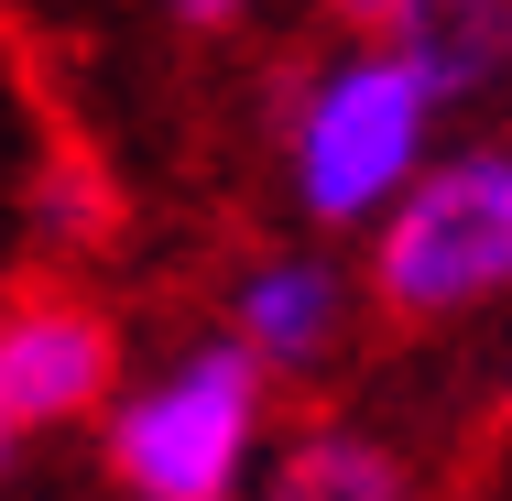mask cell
I'll list each match as a JSON object with an SVG mask.
<instances>
[{"label": "cell", "mask_w": 512, "mask_h": 501, "mask_svg": "<svg viewBox=\"0 0 512 501\" xmlns=\"http://www.w3.org/2000/svg\"><path fill=\"white\" fill-rule=\"evenodd\" d=\"M371 295L393 316H414V327H447V316H480V305L512 295V142L436 153L404 197L382 207Z\"/></svg>", "instance_id": "cell-3"}, {"label": "cell", "mask_w": 512, "mask_h": 501, "mask_svg": "<svg viewBox=\"0 0 512 501\" xmlns=\"http://www.w3.org/2000/svg\"><path fill=\"white\" fill-rule=\"evenodd\" d=\"M502 44H512V33H502Z\"/></svg>", "instance_id": "cell-10"}, {"label": "cell", "mask_w": 512, "mask_h": 501, "mask_svg": "<svg viewBox=\"0 0 512 501\" xmlns=\"http://www.w3.org/2000/svg\"><path fill=\"white\" fill-rule=\"evenodd\" d=\"M109 393H120V338H109V316L55 305V295H33V305L0 316V425H11V436L109 414Z\"/></svg>", "instance_id": "cell-4"}, {"label": "cell", "mask_w": 512, "mask_h": 501, "mask_svg": "<svg viewBox=\"0 0 512 501\" xmlns=\"http://www.w3.org/2000/svg\"><path fill=\"white\" fill-rule=\"evenodd\" d=\"M491 55L458 33H382L360 55H327L284 120V186L316 229H382V207L436 164V120Z\"/></svg>", "instance_id": "cell-1"}, {"label": "cell", "mask_w": 512, "mask_h": 501, "mask_svg": "<svg viewBox=\"0 0 512 501\" xmlns=\"http://www.w3.org/2000/svg\"><path fill=\"white\" fill-rule=\"evenodd\" d=\"M327 11H349L360 33H414V22L436 11V0H327Z\"/></svg>", "instance_id": "cell-8"}, {"label": "cell", "mask_w": 512, "mask_h": 501, "mask_svg": "<svg viewBox=\"0 0 512 501\" xmlns=\"http://www.w3.org/2000/svg\"><path fill=\"white\" fill-rule=\"evenodd\" d=\"M229 338H240L273 382L327 371L338 338H349V284H338V262H316V251H262V262H240V284H229Z\"/></svg>", "instance_id": "cell-5"}, {"label": "cell", "mask_w": 512, "mask_h": 501, "mask_svg": "<svg viewBox=\"0 0 512 501\" xmlns=\"http://www.w3.org/2000/svg\"><path fill=\"white\" fill-rule=\"evenodd\" d=\"M240 11H251V0H164V22H175V33H229Z\"/></svg>", "instance_id": "cell-9"}, {"label": "cell", "mask_w": 512, "mask_h": 501, "mask_svg": "<svg viewBox=\"0 0 512 501\" xmlns=\"http://www.w3.org/2000/svg\"><path fill=\"white\" fill-rule=\"evenodd\" d=\"M262 393H273V371L240 338H197L153 382L109 393L99 458L120 480V501H251V480H262Z\"/></svg>", "instance_id": "cell-2"}, {"label": "cell", "mask_w": 512, "mask_h": 501, "mask_svg": "<svg viewBox=\"0 0 512 501\" xmlns=\"http://www.w3.org/2000/svg\"><path fill=\"white\" fill-rule=\"evenodd\" d=\"M99 186H88V175H55V186H44V229H55V240H77V229H88V218H99Z\"/></svg>", "instance_id": "cell-7"}, {"label": "cell", "mask_w": 512, "mask_h": 501, "mask_svg": "<svg viewBox=\"0 0 512 501\" xmlns=\"http://www.w3.org/2000/svg\"><path fill=\"white\" fill-rule=\"evenodd\" d=\"M262 501H404V469H393L371 436L316 425V436H295V447L262 469Z\"/></svg>", "instance_id": "cell-6"}]
</instances>
